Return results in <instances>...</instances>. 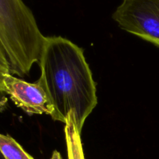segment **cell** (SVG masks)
<instances>
[{
    "instance_id": "cell-8",
    "label": "cell",
    "mask_w": 159,
    "mask_h": 159,
    "mask_svg": "<svg viewBox=\"0 0 159 159\" xmlns=\"http://www.w3.org/2000/svg\"><path fill=\"white\" fill-rule=\"evenodd\" d=\"M7 95L0 90V112H2L7 107Z\"/></svg>"
},
{
    "instance_id": "cell-7",
    "label": "cell",
    "mask_w": 159,
    "mask_h": 159,
    "mask_svg": "<svg viewBox=\"0 0 159 159\" xmlns=\"http://www.w3.org/2000/svg\"><path fill=\"white\" fill-rule=\"evenodd\" d=\"M10 74L9 69V64L8 61L7 56L3 46L0 42V90H2V79L7 75Z\"/></svg>"
},
{
    "instance_id": "cell-5",
    "label": "cell",
    "mask_w": 159,
    "mask_h": 159,
    "mask_svg": "<svg viewBox=\"0 0 159 159\" xmlns=\"http://www.w3.org/2000/svg\"><path fill=\"white\" fill-rule=\"evenodd\" d=\"M65 132L68 159H85L81 141V133L76 128L71 113L67 118Z\"/></svg>"
},
{
    "instance_id": "cell-9",
    "label": "cell",
    "mask_w": 159,
    "mask_h": 159,
    "mask_svg": "<svg viewBox=\"0 0 159 159\" xmlns=\"http://www.w3.org/2000/svg\"><path fill=\"white\" fill-rule=\"evenodd\" d=\"M51 159H62L60 153L57 151H54L51 155Z\"/></svg>"
},
{
    "instance_id": "cell-4",
    "label": "cell",
    "mask_w": 159,
    "mask_h": 159,
    "mask_svg": "<svg viewBox=\"0 0 159 159\" xmlns=\"http://www.w3.org/2000/svg\"><path fill=\"white\" fill-rule=\"evenodd\" d=\"M2 90L16 107L29 114H48L53 120L55 110L42 79L30 83L9 74L2 79Z\"/></svg>"
},
{
    "instance_id": "cell-1",
    "label": "cell",
    "mask_w": 159,
    "mask_h": 159,
    "mask_svg": "<svg viewBox=\"0 0 159 159\" xmlns=\"http://www.w3.org/2000/svg\"><path fill=\"white\" fill-rule=\"evenodd\" d=\"M39 65L55 110L54 120L65 124L71 113L81 133L97 105L96 84L82 49L64 37H45Z\"/></svg>"
},
{
    "instance_id": "cell-6",
    "label": "cell",
    "mask_w": 159,
    "mask_h": 159,
    "mask_svg": "<svg viewBox=\"0 0 159 159\" xmlns=\"http://www.w3.org/2000/svg\"><path fill=\"white\" fill-rule=\"evenodd\" d=\"M0 152L6 159H34L11 136L0 133Z\"/></svg>"
},
{
    "instance_id": "cell-3",
    "label": "cell",
    "mask_w": 159,
    "mask_h": 159,
    "mask_svg": "<svg viewBox=\"0 0 159 159\" xmlns=\"http://www.w3.org/2000/svg\"><path fill=\"white\" fill-rule=\"evenodd\" d=\"M113 19L124 30L159 48V0H122Z\"/></svg>"
},
{
    "instance_id": "cell-10",
    "label": "cell",
    "mask_w": 159,
    "mask_h": 159,
    "mask_svg": "<svg viewBox=\"0 0 159 159\" xmlns=\"http://www.w3.org/2000/svg\"><path fill=\"white\" fill-rule=\"evenodd\" d=\"M0 159H6L4 158V156L2 155V154L1 153V152H0Z\"/></svg>"
},
{
    "instance_id": "cell-2",
    "label": "cell",
    "mask_w": 159,
    "mask_h": 159,
    "mask_svg": "<svg viewBox=\"0 0 159 159\" xmlns=\"http://www.w3.org/2000/svg\"><path fill=\"white\" fill-rule=\"evenodd\" d=\"M44 40L32 11L23 0H0V42L11 75H29L34 64L40 63Z\"/></svg>"
}]
</instances>
